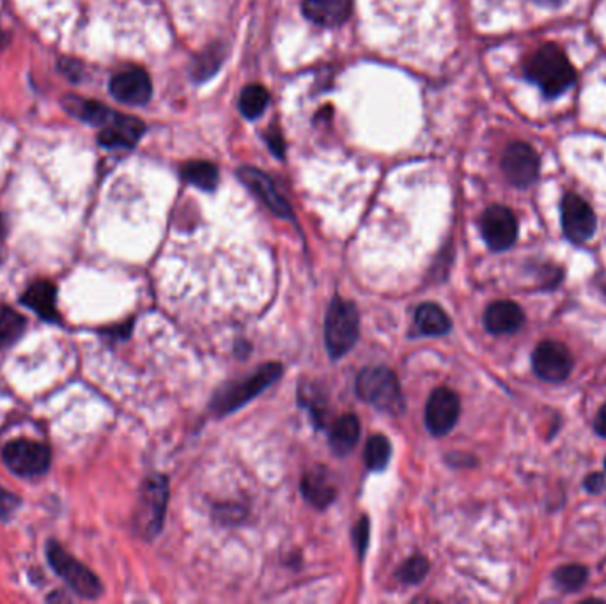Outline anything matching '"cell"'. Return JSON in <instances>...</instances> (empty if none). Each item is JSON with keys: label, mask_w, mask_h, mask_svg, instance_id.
I'll list each match as a JSON object with an SVG mask.
<instances>
[{"label": "cell", "mask_w": 606, "mask_h": 604, "mask_svg": "<svg viewBox=\"0 0 606 604\" xmlns=\"http://www.w3.org/2000/svg\"><path fill=\"white\" fill-rule=\"evenodd\" d=\"M525 77L541 87L548 98H555L566 93L575 82L576 73L573 64L569 62L568 55L562 48L546 43L530 54L523 66Z\"/></svg>", "instance_id": "1"}, {"label": "cell", "mask_w": 606, "mask_h": 604, "mask_svg": "<svg viewBox=\"0 0 606 604\" xmlns=\"http://www.w3.org/2000/svg\"><path fill=\"white\" fill-rule=\"evenodd\" d=\"M358 436H360V422H358L357 415L346 413L335 420L332 431H330V445L335 454L344 456L355 449Z\"/></svg>", "instance_id": "20"}, {"label": "cell", "mask_w": 606, "mask_h": 604, "mask_svg": "<svg viewBox=\"0 0 606 604\" xmlns=\"http://www.w3.org/2000/svg\"><path fill=\"white\" fill-rule=\"evenodd\" d=\"M594 429H596V433H598L599 436L606 438V404L598 411V415H596Z\"/></svg>", "instance_id": "32"}, {"label": "cell", "mask_w": 606, "mask_h": 604, "mask_svg": "<svg viewBox=\"0 0 606 604\" xmlns=\"http://www.w3.org/2000/svg\"><path fill=\"white\" fill-rule=\"evenodd\" d=\"M429 571V562L428 558L422 557V555H415V557L408 558L406 562H404V566L401 567V571H399V578L404 581V583H419V581L424 580V576L428 574Z\"/></svg>", "instance_id": "27"}, {"label": "cell", "mask_w": 606, "mask_h": 604, "mask_svg": "<svg viewBox=\"0 0 606 604\" xmlns=\"http://www.w3.org/2000/svg\"><path fill=\"white\" fill-rule=\"evenodd\" d=\"M2 461L18 477H39L52 463V452L45 443L13 440L2 449Z\"/></svg>", "instance_id": "7"}, {"label": "cell", "mask_w": 606, "mask_h": 604, "mask_svg": "<svg viewBox=\"0 0 606 604\" xmlns=\"http://www.w3.org/2000/svg\"><path fill=\"white\" fill-rule=\"evenodd\" d=\"M238 174H240L241 181L249 186L250 190L265 202L277 217H293V211L289 208L288 202L284 201V197L277 192L272 179L268 178L265 172L257 171L252 167H241Z\"/></svg>", "instance_id": "15"}, {"label": "cell", "mask_w": 606, "mask_h": 604, "mask_svg": "<svg viewBox=\"0 0 606 604\" xmlns=\"http://www.w3.org/2000/svg\"><path fill=\"white\" fill-rule=\"evenodd\" d=\"M183 178L197 188L210 192L218 183L217 167L210 162L187 163L183 167Z\"/></svg>", "instance_id": "24"}, {"label": "cell", "mask_w": 606, "mask_h": 604, "mask_svg": "<svg viewBox=\"0 0 606 604\" xmlns=\"http://www.w3.org/2000/svg\"><path fill=\"white\" fill-rule=\"evenodd\" d=\"M553 580L559 585L560 589L573 592V590L583 587V583L587 581V569L583 566H576V564L560 567L553 574Z\"/></svg>", "instance_id": "26"}, {"label": "cell", "mask_w": 606, "mask_h": 604, "mask_svg": "<svg viewBox=\"0 0 606 604\" xmlns=\"http://www.w3.org/2000/svg\"><path fill=\"white\" fill-rule=\"evenodd\" d=\"M585 486H587V489H589L591 493H601L606 486L605 477L599 475V473H596V475H589V479L585 482Z\"/></svg>", "instance_id": "30"}, {"label": "cell", "mask_w": 606, "mask_h": 604, "mask_svg": "<svg viewBox=\"0 0 606 604\" xmlns=\"http://www.w3.org/2000/svg\"><path fill=\"white\" fill-rule=\"evenodd\" d=\"M562 229L569 241L585 243L596 233V215L589 202L580 195L568 194L562 199L560 206Z\"/></svg>", "instance_id": "9"}, {"label": "cell", "mask_w": 606, "mask_h": 604, "mask_svg": "<svg viewBox=\"0 0 606 604\" xmlns=\"http://www.w3.org/2000/svg\"><path fill=\"white\" fill-rule=\"evenodd\" d=\"M358 339L357 307L348 300L335 298L328 307L325 319V344L328 355L341 358L350 351Z\"/></svg>", "instance_id": "4"}, {"label": "cell", "mask_w": 606, "mask_h": 604, "mask_svg": "<svg viewBox=\"0 0 606 604\" xmlns=\"http://www.w3.org/2000/svg\"><path fill=\"white\" fill-rule=\"evenodd\" d=\"M47 558L50 567L66 581V585L75 594L86 599H96L100 596L101 583L98 576L82 562H78L77 558L70 555L68 551H64L63 546L57 541H50L47 544Z\"/></svg>", "instance_id": "5"}, {"label": "cell", "mask_w": 606, "mask_h": 604, "mask_svg": "<svg viewBox=\"0 0 606 604\" xmlns=\"http://www.w3.org/2000/svg\"><path fill=\"white\" fill-rule=\"evenodd\" d=\"M22 302L34 310L39 318L47 319V321H59V312H57V289L52 282L48 280H38L34 282L24 296Z\"/></svg>", "instance_id": "19"}, {"label": "cell", "mask_w": 606, "mask_h": 604, "mask_svg": "<svg viewBox=\"0 0 606 604\" xmlns=\"http://www.w3.org/2000/svg\"><path fill=\"white\" fill-rule=\"evenodd\" d=\"M303 13L314 24L337 27L348 20L351 0H305Z\"/></svg>", "instance_id": "17"}, {"label": "cell", "mask_w": 606, "mask_h": 604, "mask_svg": "<svg viewBox=\"0 0 606 604\" xmlns=\"http://www.w3.org/2000/svg\"><path fill=\"white\" fill-rule=\"evenodd\" d=\"M146 126L137 117L116 112L109 123L101 128L98 140L103 148H133L144 135Z\"/></svg>", "instance_id": "14"}, {"label": "cell", "mask_w": 606, "mask_h": 604, "mask_svg": "<svg viewBox=\"0 0 606 604\" xmlns=\"http://www.w3.org/2000/svg\"><path fill=\"white\" fill-rule=\"evenodd\" d=\"M541 160L527 142H513L505 148L502 156V171L511 185L527 188L539 178Z\"/></svg>", "instance_id": "8"}, {"label": "cell", "mask_w": 606, "mask_h": 604, "mask_svg": "<svg viewBox=\"0 0 606 604\" xmlns=\"http://www.w3.org/2000/svg\"><path fill=\"white\" fill-rule=\"evenodd\" d=\"M302 495L309 504L325 509L335 500V488L332 477L325 466H316L305 473L302 479Z\"/></svg>", "instance_id": "18"}, {"label": "cell", "mask_w": 606, "mask_h": 604, "mask_svg": "<svg viewBox=\"0 0 606 604\" xmlns=\"http://www.w3.org/2000/svg\"><path fill=\"white\" fill-rule=\"evenodd\" d=\"M415 323L424 335H445L451 330V319L436 303H422L415 312Z\"/></svg>", "instance_id": "21"}, {"label": "cell", "mask_w": 606, "mask_h": 604, "mask_svg": "<svg viewBox=\"0 0 606 604\" xmlns=\"http://www.w3.org/2000/svg\"><path fill=\"white\" fill-rule=\"evenodd\" d=\"M4 241H6V224H4V218L0 215V256H2Z\"/></svg>", "instance_id": "33"}, {"label": "cell", "mask_w": 606, "mask_h": 604, "mask_svg": "<svg viewBox=\"0 0 606 604\" xmlns=\"http://www.w3.org/2000/svg\"><path fill=\"white\" fill-rule=\"evenodd\" d=\"M18 507H20V498L6 489L0 488V519L8 521Z\"/></svg>", "instance_id": "28"}, {"label": "cell", "mask_w": 606, "mask_h": 604, "mask_svg": "<svg viewBox=\"0 0 606 604\" xmlns=\"http://www.w3.org/2000/svg\"><path fill=\"white\" fill-rule=\"evenodd\" d=\"M367 541H369V521H367V518H362L358 521L357 528H355V543H357L360 555H364Z\"/></svg>", "instance_id": "29"}, {"label": "cell", "mask_w": 606, "mask_h": 604, "mask_svg": "<svg viewBox=\"0 0 606 604\" xmlns=\"http://www.w3.org/2000/svg\"><path fill=\"white\" fill-rule=\"evenodd\" d=\"M357 394L374 408L397 415L404 410V399L396 374L387 367H366L358 374Z\"/></svg>", "instance_id": "2"}, {"label": "cell", "mask_w": 606, "mask_h": 604, "mask_svg": "<svg viewBox=\"0 0 606 604\" xmlns=\"http://www.w3.org/2000/svg\"><path fill=\"white\" fill-rule=\"evenodd\" d=\"M481 233L491 250L502 252L513 247L518 238V220L509 208L491 206L482 215Z\"/></svg>", "instance_id": "11"}, {"label": "cell", "mask_w": 606, "mask_h": 604, "mask_svg": "<svg viewBox=\"0 0 606 604\" xmlns=\"http://www.w3.org/2000/svg\"><path fill=\"white\" fill-rule=\"evenodd\" d=\"M25 326H27V321L20 312L2 305L0 307V351L15 344L25 332Z\"/></svg>", "instance_id": "22"}, {"label": "cell", "mask_w": 606, "mask_h": 604, "mask_svg": "<svg viewBox=\"0 0 606 604\" xmlns=\"http://www.w3.org/2000/svg\"><path fill=\"white\" fill-rule=\"evenodd\" d=\"M266 139H268V144H270V148H272L273 153L282 155V151H284V142H282V137H280L279 130L272 128V130H270V135H268Z\"/></svg>", "instance_id": "31"}, {"label": "cell", "mask_w": 606, "mask_h": 604, "mask_svg": "<svg viewBox=\"0 0 606 604\" xmlns=\"http://www.w3.org/2000/svg\"><path fill=\"white\" fill-rule=\"evenodd\" d=\"M532 367L541 378L548 383H560L568 380L573 371V357L569 349L555 341H544L537 346L532 355Z\"/></svg>", "instance_id": "10"}, {"label": "cell", "mask_w": 606, "mask_h": 604, "mask_svg": "<svg viewBox=\"0 0 606 604\" xmlns=\"http://www.w3.org/2000/svg\"><path fill=\"white\" fill-rule=\"evenodd\" d=\"M268 103H270V94L263 86L252 84L241 91L240 110L247 119H257L261 116L268 107Z\"/></svg>", "instance_id": "23"}, {"label": "cell", "mask_w": 606, "mask_h": 604, "mask_svg": "<svg viewBox=\"0 0 606 604\" xmlns=\"http://www.w3.org/2000/svg\"><path fill=\"white\" fill-rule=\"evenodd\" d=\"M523 321H525L523 310L516 303L507 302V300L491 303L484 312V325H486V330L493 335L518 332Z\"/></svg>", "instance_id": "16"}, {"label": "cell", "mask_w": 606, "mask_h": 604, "mask_svg": "<svg viewBox=\"0 0 606 604\" xmlns=\"http://www.w3.org/2000/svg\"><path fill=\"white\" fill-rule=\"evenodd\" d=\"M459 399L449 388H436L426 406V426L429 433L445 436L451 433L459 419Z\"/></svg>", "instance_id": "12"}, {"label": "cell", "mask_w": 606, "mask_h": 604, "mask_svg": "<svg viewBox=\"0 0 606 604\" xmlns=\"http://www.w3.org/2000/svg\"><path fill=\"white\" fill-rule=\"evenodd\" d=\"M169 498V482L164 475H151L140 489L137 525L140 532L155 537L164 527L165 509Z\"/></svg>", "instance_id": "6"}, {"label": "cell", "mask_w": 606, "mask_h": 604, "mask_svg": "<svg viewBox=\"0 0 606 604\" xmlns=\"http://www.w3.org/2000/svg\"><path fill=\"white\" fill-rule=\"evenodd\" d=\"M110 94L126 105H146L153 94L151 78L140 68L121 71L110 80Z\"/></svg>", "instance_id": "13"}, {"label": "cell", "mask_w": 606, "mask_h": 604, "mask_svg": "<svg viewBox=\"0 0 606 604\" xmlns=\"http://www.w3.org/2000/svg\"><path fill=\"white\" fill-rule=\"evenodd\" d=\"M280 374H282V367L279 364L270 362V364L263 365L249 378L229 383L226 388L218 390L211 401V410L215 411L217 415H227L231 411L238 410L257 395L263 394V390L270 387L273 381L279 380Z\"/></svg>", "instance_id": "3"}, {"label": "cell", "mask_w": 606, "mask_h": 604, "mask_svg": "<svg viewBox=\"0 0 606 604\" xmlns=\"http://www.w3.org/2000/svg\"><path fill=\"white\" fill-rule=\"evenodd\" d=\"M390 454V443L385 436H373L366 445V463L371 470H383L385 466L389 465Z\"/></svg>", "instance_id": "25"}]
</instances>
